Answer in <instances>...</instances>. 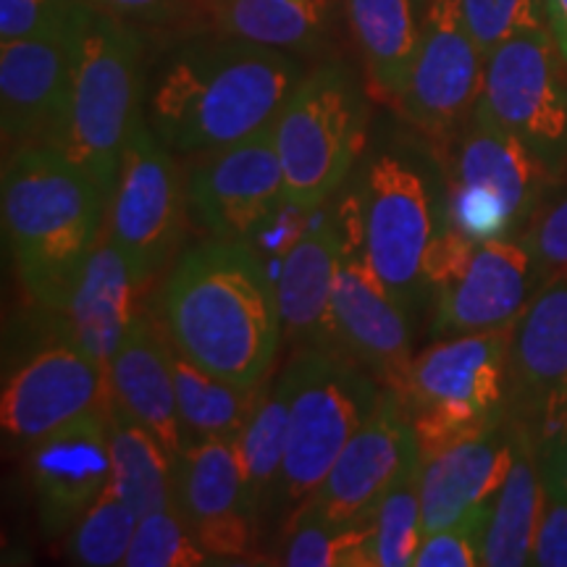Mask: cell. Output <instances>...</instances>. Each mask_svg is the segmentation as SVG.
<instances>
[{"label":"cell","mask_w":567,"mask_h":567,"mask_svg":"<svg viewBox=\"0 0 567 567\" xmlns=\"http://www.w3.org/2000/svg\"><path fill=\"white\" fill-rule=\"evenodd\" d=\"M158 305L163 331L184 358L237 386L266 384L284 339L281 313L250 243L208 237L179 255Z\"/></svg>","instance_id":"cell-1"},{"label":"cell","mask_w":567,"mask_h":567,"mask_svg":"<svg viewBox=\"0 0 567 567\" xmlns=\"http://www.w3.org/2000/svg\"><path fill=\"white\" fill-rule=\"evenodd\" d=\"M302 80L295 55L229 38L176 51L147 97V124L174 155L237 145L268 130Z\"/></svg>","instance_id":"cell-2"},{"label":"cell","mask_w":567,"mask_h":567,"mask_svg":"<svg viewBox=\"0 0 567 567\" xmlns=\"http://www.w3.org/2000/svg\"><path fill=\"white\" fill-rule=\"evenodd\" d=\"M0 210L21 287L61 316L103 237L109 197L59 147L21 145L3 153Z\"/></svg>","instance_id":"cell-3"},{"label":"cell","mask_w":567,"mask_h":567,"mask_svg":"<svg viewBox=\"0 0 567 567\" xmlns=\"http://www.w3.org/2000/svg\"><path fill=\"white\" fill-rule=\"evenodd\" d=\"M142 40L132 24L84 3L76 32L69 109L53 147L103 195L116 189L124 153L142 116Z\"/></svg>","instance_id":"cell-4"},{"label":"cell","mask_w":567,"mask_h":567,"mask_svg":"<svg viewBox=\"0 0 567 567\" xmlns=\"http://www.w3.org/2000/svg\"><path fill=\"white\" fill-rule=\"evenodd\" d=\"M513 326L444 337L415 354L396 394L413 421L421 460L507 417V360Z\"/></svg>","instance_id":"cell-5"},{"label":"cell","mask_w":567,"mask_h":567,"mask_svg":"<svg viewBox=\"0 0 567 567\" xmlns=\"http://www.w3.org/2000/svg\"><path fill=\"white\" fill-rule=\"evenodd\" d=\"M368 266L408 316L429 292L431 250L444 226V200L408 153H379L347 197Z\"/></svg>","instance_id":"cell-6"},{"label":"cell","mask_w":567,"mask_h":567,"mask_svg":"<svg viewBox=\"0 0 567 567\" xmlns=\"http://www.w3.org/2000/svg\"><path fill=\"white\" fill-rule=\"evenodd\" d=\"M287 208L310 213L331 200L363 155L368 105L339 63L302 74L274 122Z\"/></svg>","instance_id":"cell-7"},{"label":"cell","mask_w":567,"mask_h":567,"mask_svg":"<svg viewBox=\"0 0 567 567\" xmlns=\"http://www.w3.org/2000/svg\"><path fill=\"white\" fill-rule=\"evenodd\" d=\"M287 368L295 392L276 505L295 515L379 405L384 386L347 354L323 347H300Z\"/></svg>","instance_id":"cell-8"},{"label":"cell","mask_w":567,"mask_h":567,"mask_svg":"<svg viewBox=\"0 0 567 567\" xmlns=\"http://www.w3.org/2000/svg\"><path fill=\"white\" fill-rule=\"evenodd\" d=\"M446 163L444 221L476 243L507 239L534 221L557 179L515 134L478 113L442 155Z\"/></svg>","instance_id":"cell-9"},{"label":"cell","mask_w":567,"mask_h":567,"mask_svg":"<svg viewBox=\"0 0 567 567\" xmlns=\"http://www.w3.org/2000/svg\"><path fill=\"white\" fill-rule=\"evenodd\" d=\"M476 113L509 134L547 166L567 174V63L549 27L502 42L486 59Z\"/></svg>","instance_id":"cell-10"},{"label":"cell","mask_w":567,"mask_h":567,"mask_svg":"<svg viewBox=\"0 0 567 567\" xmlns=\"http://www.w3.org/2000/svg\"><path fill=\"white\" fill-rule=\"evenodd\" d=\"M484 74L486 59L465 24L463 0H429L408 84L394 109L444 155L478 109Z\"/></svg>","instance_id":"cell-11"},{"label":"cell","mask_w":567,"mask_h":567,"mask_svg":"<svg viewBox=\"0 0 567 567\" xmlns=\"http://www.w3.org/2000/svg\"><path fill=\"white\" fill-rule=\"evenodd\" d=\"M174 158L145 118L126 147L105 216L109 237L130 255L147 284L176 264L189 218L184 179Z\"/></svg>","instance_id":"cell-12"},{"label":"cell","mask_w":567,"mask_h":567,"mask_svg":"<svg viewBox=\"0 0 567 567\" xmlns=\"http://www.w3.org/2000/svg\"><path fill=\"white\" fill-rule=\"evenodd\" d=\"M342 247L331 297V344L389 392L400 394L413 365L410 316L368 266L347 203L337 210Z\"/></svg>","instance_id":"cell-13"},{"label":"cell","mask_w":567,"mask_h":567,"mask_svg":"<svg viewBox=\"0 0 567 567\" xmlns=\"http://www.w3.org/2000/svg\"><path fill=\"white\" fill-rule=\"evenodd\" d=\"M184 193L189 218L210 239L250 243L287 208L274 124L250 140L193 158Z\"/></svg>","instance_id":"cell-14"},{"label":"cell","mask_w":567,"mask_h":567,"mask_svg":"<svg viewBox=\"0 0 567 567\" xmlns=\"http://www.w3.org/2000/svg\"><path fill=\"white\" fill-rule=\"evenodd\" d=\"M507 417L536 452L567 434V274L544 281L513 326Z\"/></svg>","instance_id":"cell-15"},{"label":"cell","mask_w":567,"mask_h":567,"mask_svg":"<svg viewBox=\"0 0 567 567\" xmlns=\"http://www.w3.org/2000/svg\"><path fill=\"white\" fill-rule=\"evenodd\" d=\"M105 402V368L59 329L51 342L6 375L0 423L6 436L27 446L92 410H103Z\"/></svg>","instance_id":"cell-16"},{"label":"cell","mask_w":567,"mask_h":567,"mask_svg":"<svg viewBox=\"0 0 567 567\" xmlns=\"http://www.w3.org/2000/svg\"><path fill=\"white\" fill-rule=\"evenodd\" d=\"M417 455H421V446H417L413 421L400 396L384 389L379 405L354 431V436L331 465L329 476L300 509L321 517L331 526H344V523L373 515L396 476Z\"/></svg>","instance_id":"cell-17"},{"label":"cell","mask_w":567,"mask_h":567,"mask_svg":"<svg viewBox=\"0 0 567 567\" xmlns=\"http://www.w3.org/2000/svg\"><path fill=\"white\" fill-rule=\"evenodd\" d=\"M24 463L42 536L63 538L111 486L105 408L27 444Z\"/></svg>","instance_id":"cell-18"},{"label":"cell","mask_w":567,"mask_h":567,"mask_svg":"<svg viewBox=\"0 0 567 567\" xmlns=\"http://www.w3.org/2000/svg\"><path fill=\"white\" fill-rule=\"evenodd\" d=\"M80 19L63 32L0 42V132L6 151L21 145L53 147L59 140L69 109Z\"/></svg>","instance_id":"cell-19"},{"label":"cell","mask_w":567,"mask_h":567,"mask_svg":"<svg viewBox=\"0 0 567 567\" xmlns=\"http://www.w3.org/2000/svg\"><path fill=\"white\" fill-rule=\"evenodd\" d=\"M174 509L197 542L226 565L247 557L255 544V517L247 507L245 476L234 439H197L174 463Z\"/></svg>","instance_id":"cell-20"},{"label":"cell","mask_w":567,"mask_h":567,"mask_svg":"<svg viewBox=\"0 0 567 567\" xmlns=\"http://www.w3.org/2000/svg\"><path fill=\"white\" fill-rule=\"evenodd\" d=\"M542 284L534 255L523 243H478L467 264L439 289L434 337L478 334L515 326Z\"/></svg>","instance_id":"cell-21"},{"label":"cell","mask_w":567,"mask_h":567,"mask_svg":"<svg viewBox=\"0 0 567 567\" xmlns=\"http://www.w3.org/2000/svg\"><path fill=\"white\" fill-rule=\"evenodd\" d=\"M520 444V429L505 417L481 434L446 446L421 467L423 530L434 534L492 505L509 476Z\"/></svg>","instance_id":"cell-22"},{"label":"cell","mask_w":567,"mask_h":567,"mask_svg":"<svg viewBox=\"0 0 567 567\" xmlns=\"http://www.w3.org/2000/svg\"><path fill=\"white\" fill-rule=\"evenodd\" d=\"M147 287L122 247L103 231L90 252L80 279L63 308L61 329L90 354L95 363L109 368L113 354L130 334L142 313L140 295Z\"/></svg>","instance_id":"cell-23"},{"label":"cell","mask_w":567,"mask_h":567,"mask_svg":"<svg viewBox=\"0 0 567 567\" xmlns=\"http://www.w3.org/2000/svg\"><path fill=\"white\" fill-rule=\"evenodd\" d=\"M105 379L109 400L116 402L142 429L151 431L172 463H176L187 439L176 408L172 358L163 323L142 310L105 368Z\"/></svg>","instance_id":"cell-24"},{"label":"cell","mask_w":567,"mask_h":567,"mask_svg":"<svg viewBox=\"0 0 567 567\" xmlns=\"http://www.w3.org/2000/svg\"><path fill=\"white\" fill-rule=\"evenodd\" d=\"M339 247H342V229L334 210L302 229L284 252L276 297H279L281 334L287 342L297 344V350L300 347L334 350L331 297H334Z\"/></svg>","instance_id":"cell-25"},{"label":"cell","mask_w":567,"mask_h":567,"mask_svg":"<svg viewBox=\"0 0 567 567\" xmlns=\"http://www.w3.org/2000/svg\"><path fill=\"white\" fill-rule=\"evenodd\" d=\"M344 11L363 59L368 90L394 105L405 90L421 40L415 0H344Z\"/></svg>","instance_id":"cell-26"},{"label":"cell","mask_w":567,"mask_h":567,"mask_svg":"<svg viewBox=\"0 0 567 567\" xmlns=\"http://www.w3.org/2000/svg\"><path fill=\"white\" fill-rule=\"evenodd\" d=\"M547 507L538 452L520 431L517 457L509 476L494 496L484 538V565L488 567H523L530 565L538 526Z\"/></svg>","instance_id":"cell-27"},{"label":"cell","mask_w":567,"mask_h":567,"mask_svg":"<svg viewBox=\"0 0 567 567\" xmlns=\"http://www.w3.org/2000/svg\"><path fill=\"white\" fill-rule=\"evenodd\" d=\"M292 392V371L284 365L279 379L260 392L245 429L234 439L245 476L247 507L255 523H260V517L276 505V496H279Z\"/></svg>","instance_id":"cell-28"},{"label":"cell","mask_w":567,"mask_h":567,"mask_svg":"<svg viewBox=\"0 0 567 567\" xmlns=\"http://www.w3.org/2000/svg\"><path fill=\"white\" fill-rule=\"evenodd\" d=\"M111 444V488L140 517L174 509V463L151 431L105 402Z\"/></svg>","instance_id":"cell-29"},{"label":"cell","mask_w":567,"mask_h":567,"mask_svg":"<svg viewBox=\"0 0 567 567\" xmlns=\"http://www.w3.org/2000/svg\"><path fill=\"white\" fill-rule=\"evenodd\" d=\"M168 358H172L176 408H179L184 439L187 442L237 439L264 392V384L247 389L218 379L184 358L172 342H168Z\"/></svg>","instance_id":"cell-30"},{"label":"cell","mask_w":567,"mask_h":567,"mask_svg":"<svg viewBox=\"0 0 567 567\" xmlns=\"http://www.w3.org/2000/svg\"><path fill=\"white\" fill-rule=\"evenodd\" d=\"M218 30L276 51H310L329 24V0H213Z\"/></svg>","instance_id":"cell-31"},{"label":"cell","mask_w":567,"mask_h":567,"mask_svg":"<svg viewBox=\"0 0 567 567\" xmlns=\"http://www.w3.org/2000/svg\"><path fill=\"white\" fill-rule=\"evenodd\" d=\"M279 563L287 567H373L371 515L331 526L300 509L287 520Z\"/></svg>","instance_id":"cell-32"},{"label":"cell","mask_w":567,"mask_h":567,"mask_svg":"<svg viewBox=\"0 0 567 567\" xmlns=\"http://www.w3.org/2000/svg\"><path fill=\"white\" fill-rule=\"evenodd\" d=\"M421 455L410 460L373 509V567H410L425 536L421 505Z\"/></svg>","instance_id":"cell-33"},{"label":"cell","mask_w":567,"mask_h":567,"mask_svg":"<svg viewBox=\"0 0 567 567\" xmlns=\"http://www.w3.org/2000/svg\"><path fill=\"white\" fill-rule=\"evenodd\" d=\"M140 515L109 486L101 499L84 513L63 536V557L80 567L124 565Z\"/></svg>","instance_id":"cell-34"},{"label":"cell","mask_w":567,"mask_h":567,"mask_svg":"<svg viewBox=\"0 0 567 567\" xmlns=\"http://www.w3.org/2000/svg\"><path fill=\"white\" fill-rule=\"evenodd\" d=\"M126 567H205L224 565L197 542L193 528L176 509H158L140 517Z\"/></svg>","instance_id":"cell-35"},{"label":"cell","mask_w":567,"mask_h":567,"mask_svg":"<svg viewBox=\"0 0 567 567\" xmlns=\"http://www.w3.org/2000/svg\"><path fill=\"white\" fill-rule=\"evenodd\" d=\"M463 17L484 59L515 34L549 27L544 0H463Z\"/></svg>","instance_id":"cell-36"},{"label":"cell","mask_w":567,"mask_h":567,"mask_svg":"<svg viewBox=\"0 0 567 567\" xmlns=\"http://www.w3.org/2000/svg\"><path fill=\"white\" fill-rule=\"evenodd\" d=\"M494 505V502H492ZM492 505L473 509L463 520L425 534L413 567H478L484 565V538Z\"/></svg>","instance_id":"cell-37"},{"label":"cell","mask_w":567,"mask_h":567,"mask_svg":"<svg viewBox=\"0 0 567 567\" xmlns=\"http://www.w3.org/2000/svg\"><path fill=\"white\" fill-rule=\"evenodd\" d=\"M84 0H0V42L74 27Z\"/></svg>","instance_id":"cell-38"},{"label":"cell","mask_w":567,"mask_h":567,"mask_svg":"<svg viewBox=\"0 0 567 567\" xmlns=\"http://www.w3.org/2000/svg\"><path fill=\"white\" fill-rule=\"evenodd\" d=\"M520 243L534 255L542 281L567 274V195L538 208L534 221L523 231Z\"/></svg>","instance_id":"cell-39"},{"label":"cell","mask_w":567,"mask_h":567,"mask_svg":"<svg viewBox=\"0 0 567 567\" xmlns=\"http://www.w3.org/2000/svg\"><path fill=\"white\" fill-rule=\"evenodd\" d=\"M530 565L567 567V499L547 494Z\"/></svg>","instance_id":"cell-40"},{"label":"cell","mask_w":567,"mask_h":567,"mask_svg":"<svg viewBox=\"0 0 567 567\" xmlns=\"http://www.w3.org/2000/svg\"><path fill=\"white\" fill-rule=\"evenodd\" d=\"M92 9L122 19L126 24H166L187 13L197 0H84Z\"/></svg>","instance_id":"cell-41"},{"label":"cell","mask_w":567,"mask_h":567,"mask_svg":"<svg viewBox=\"0 0 567 567\" xmlns=\"http://www.w3.org/2000/svg\"><path fill=\"white\" fill-rule=\"evenodd\" d=\"M538 467H542L547 494L567 499V434L555 439V442L538 452Z\"/></svg>","instance_id":"cell-42"},{"label":"cell","mask_w":567,"mask_h":567,"mask_svg":"<svg viewBox=\"0 0 567 567\" xmlns=\"http://www.w3.org/2000/svg\"><path fill=\"white\" fill-rule=\"evenodd\" d=\"M544 3H547L549 32L567 63V0H544Z\"/></svg>","instance_id":"cell-43"},{"label":"cell","mask_w":567,"mask_h":567,"mask_svg":"<svg viewBox=\"0 0 567 567\" xmlns=\"http://www.w3.org/2000/svg\"><path fill=\"white\" fill-rule=\"evenodd\" d=\"M415 6H417V11H421V13H423V9H425V6H429V0H415Z\"/></svg>","instance_id":"cell-44"}]
</instances>
